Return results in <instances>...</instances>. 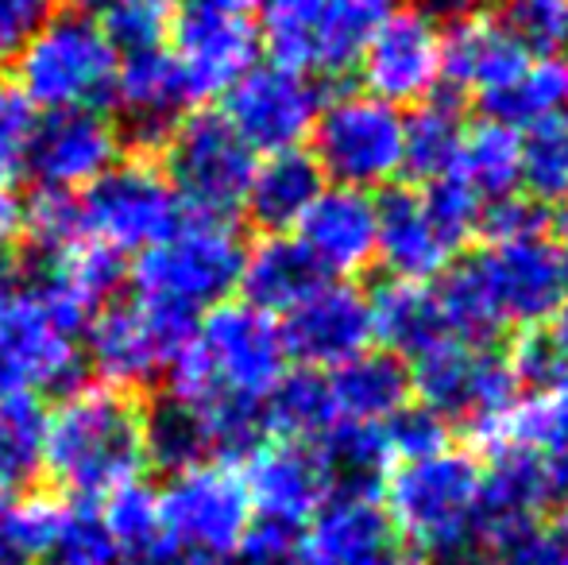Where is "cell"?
<instances>
[{
    "mask_svg": "<svg viewBox=\"0 0 568 565\" xmlns=\"http://www.w3.org/2000/svg\"><path fill=\"white\" fill-rule=\"evenodd\" d=\"M291 372L278 317L244 299L205 310L166 372V400L205 434L210 457H244L263 437V403Z\"/></svg>",
    "mask_w": 568,
    "mask_h": 565,
    "instance_id": "obj_1",
    "label": "cell"
},
{
    "mask_svg": "<svg viewBox=\"0 0 568 565\" xmlns=\"http://www.w3.org/2000/svg\"><path fill=\"white\" fill-rule=\"evenodd\" d=\"M325 275L310 260L294 233H263L244 252V272H240V299L267 314L283 317L294 302H302Z\"/></svg>",
    "mask_w": 568,
    "mask_h": 565,
    "instance_id": "obj_31",
    "label": "cell"
},
{
    "mask_svg": "<svg viewBox=\"0 0 568 565\" xmlns=\"http://www.w3.org/2000/svg\"><path fill=\"white\" fill-rule=\"evenodd\" d=\"M453 174L476 190L479 202L518 194V186H523V132L487 121V117L479 124H468Z\"/></svg>",
    "mask_w": 568,
    "mask_h": 565,
    "instance_id": "obj_33",
    "label": "cell"
},
{
    "mask_svg": "<svg viewBox=\"0 0 568 565\" xmlns=\"http://www.w3.org/2000/svg\"><path fill=\"white\" fill-rule=\"evenodd\" d=\"M163 43L194 105L225 98L232 82H240L263 51L252 16H232L202 4H179Z\"/></svg>",
    "mask_w": 568,
    "mask_h": 565,
    "instance_id": "obj_15",
    "label": "cell"
},
{
    "mask_svg": "<svg viewBox=\"0 0 568 565\" xmlns=\"http://www.w3.org/2000/svg\"><path fill=\"white\" fill-rule=\"evenodd\" d=\"M120 546L98 504L62 500L39 565H116Z\"/></svg>",
    "mask_w": 568,
    "mask_h": 565,
    "instance_id": "obj_38",
    "label": "cell"
},
{
    "mask_svg": "<svg viewBox=\"0 0 568 565\" xmlns=\"http://www.w3.org/2000/svg\"><path fill=\"white\" fill-rule=\"evenodd\" d=\"M120 47L90 8L51 12L16 51L12 85L36 113L109 109L116 90Z\"/></svg>",
    "mask_w": 568,
    "mask_h": 565,
    "instance_id": "obj_5",
    "label": "cell"
},
{
    "mask_svg": "<svg viewBox=\"0 0 568 565\" xmlns=\"http://www.w3.org/2000/svg\"><path fill=\"white\" fill-rule=\"evenodd\" d=\"M464 565H495V562H484V558H471V562H464Z\"/></svg>",
    "mask_w": 568,
    "mask_h": 565,
    "instance_id": "obj_58",
    "label": "cell"
},
{
    "mask_svg": "<svg viewBox=\"0 0 568 565\" xmlns=\"http://www.w3.org/2000/svg\"><path fill=\"white\" fill-rule=\"evenodd\" d=\"M410 369V395L418 407L434 411L445 423L471 426L476 418L499 415L523 395L507 349L471 345V341L445 337L406 361Z\"/></svg>",
    "mask_w": 568,
    "mask_h": 565,
    "instance_id": "obj_13",
    "label": "cell"
},
{
    "mask_svg": "<svg viewBox=\"0 0 568 565\" xmlns=\"http://www.w3.org/2000/svg\"><path fill=\"white\" fill-rule=\"evenodd\" d=\"M387 442L395 461H414V457H426V453H437L449 445V423L437 418L434 411L418 407V403H406L398 415H390L387 423Z\"/></svg>",
    "mask_w": 568,
    "mask_h": 565,
    "instance_id": "obj_48",
    "label": "cell"
},
{
    "mask_svg": "<svg viewBox=\"0 0 568 565\" xmlns=\"http://www.w3.org/2000/svg\"><path fill=\"white\" fill-rule=\"evenodd\" d=\"M186 205L179 202L163 163L155 159H116L98 182L78 194L82 236L101 249L128 256L159 244L182 225Z\"/></svg>",
    "mask_w": 568,
    "mask_h": 565,
    "instance_id": "obj_11",
    "label": "cell"
},
{
    "mask_svg": "<svg viewBox=\"0 0 568 565\" xmlns=\"http://www.w3.org/2000/svg\"><path fill=\"white\" fill-rule=\"evenodd\" d=\"M20 236H23V202L12 190L0 186V260L20 244Z\"/></svg>",
    "mask_w": 568,
    "mask_h": 565,
    "instance_id": "obj_51",
    "label": "cell"
},
{
    "mask_svg": "<svg viewBox=\"0 0 568 565\" xmlns=\"http://www.w3.org/2000/svg\"><path fill=\"white\" fill-rule=\"evenodd\" d=\"M255 159L260 155L217 109H190L163 140V171L194 218H236L244 210Z\"/></svg>",
    "mask_w": 568,
    "mask_h": 565,
    "instance_id": "obj_12",
    "label": "cell"
},
{
    "mask_svg": "<svg viewBox=\"0 0 568 565\" xmlns=\"http://www.w3.org/2000/svg\"><path fill=\"white\" fill-rule=\"evenodd\" d=\"M359 85L390 105H418L442 90V23L422 4L390 8L356 62Z\"/></svg>",
    "mask_w": 568,
    "mask_h": 565,
    "instance_id": "obj_16",
    "label": "cell"
},
{
    "mask_svg": "<svg viewBox=\"0 0 568 565\" xmlns=\"http://www.w3.org/2000/svg\"><path fill=\"white\" fill-rule=\"evenodd\" d=\"M113 105L120 109V129H128L140 143H163L171 137L194 101L166 43L120 54Z\"/></svg>",
    "mask_w": 568,
    "mask_h": 565,
    "instance_id": "obj_23",
    "label": "cell"
},
{
    "mask_svg": "<svg viewBox=\"0 0 568 565\" xmlns=\"http://www.w3.org/2000/svg\"><path fill=\"white\" fill-rule=\"evenodd\" d=\"M43 411L36 400H0V492H20L39 476Z\"/></svg>",
    "mask_w": 568,
    "mask_h": 565,
    "instance_id": "obj_40",
    "label": "cell"
},
{
    "mask_svg": "<svg viewBox=\"0 0 568 565\" xmlns=\"http://www.w3.org/2000/svg\"><path fill=\"white\" fill-rule=\"evenodd\" d=\"M325 190V174L314 155L302 148L275 151L255 159L252 182H247L244 210L263 233H294L306 210Z\"/></svg>",
    "mask_w": 568,
    "mask_h": 565,
    "instance_id": "obj_28",
    "label": "cell"
},
{
    "mask_svg": "<svg viewBox=\"0 0 568 565\" xmlns=\"http://www.w3.org/2000/svg\"><path fill=\"white\" fill-rule=\"evenodd\" d=\"M445 333L471 345H495L503 333L538 330L568 299L561 249L549 236L484 244L453 260L434 283Z\"/></svg>",
    "mask_w": 568,
    "mask_h": 565,
    "instance_id": "obj_2",
    "label": "cell"
},
{
    "mask_svg": "<svg viewBox=\"0 0 568 565\" xmlns=\"http://www.w3.org/2000/svg\"><path fill=\"white\" fill-rule=\"evenodd\" d=\"M395 0H317L314 74H344L359 62Z\"/></svg>",
    "mask_w": 568,
    "mask_h": 565,
    "instance_id": "obj_36",
    "label": "cell"
},
{
    "mask_svg": "<svg viewBox=\"0 0 568 565\" xmlns=\"http://www.w3.org/2000/svg\"><path fill=\"white\" fill-rule=\"evenodd\" d=\"M101 515H105L109 531H113L120 558L128 554H143L151 546H159V519H155V492L143 481L124 484L113 496L101 500Z\"/></svg>",
    "mask_w": 568,
    "mask_h": 565,
    "instance_id": "obj_45",
    "label": "cell"
},
{
    "mask_svg": "<svg viewBox=\"0 0 568 565\" xmlns=\"http://www.w3.org/2000/svg\"><path fill=\"white\" fill-rule=\"evenodd\" d=\"M159 543L202 565H229L252 527V500L232 461L210 457L166 473L155 492Z\"/></svg>",
    "mask_w": 568,
    "mask_h": 565,
    "instance_id": "obj_8",
    "label": "cell"
},
{
    "mask_svg": "<svg viewBox=\"0 0 568 565\" xmlns=\"http://www.w3.org/2000/svg\"><path fill=\"white\" fill-rule=\"evenodd\" d=\"M190 4L217 8V12H232V16H255L263 0H190Z\"/></svg>",
    "mask_w": 568,
    "mask_h": 565,
    "instance_id": "obj_54",
    "label": "cell"
},
{
    "mask_svg": "<svg viewBox=\"0 0 568 565\" xmlns=\"http://www.w3.org/2000/svg\"><path fill=\"white\" fill-rule=\"evenodd\" d=\"M278 330L294 369L329 372L348 356L372 349L367 294L348 280H322L278 317Z\"/></svg>",
    "mask_w": 568,
    "mask_h": 565,
    "instance_id": "obj_19",
    "label": "cell"
},
{
    "mask_svg": "<svg viewBox=\"0 0 568 565\" xmlns=\"http://www.w3.org/2000/svg\"><path fill=\"white\" fill-rule=\"evenodd\" d=\"M54 12V0H0V67H12L23 39Z\"/></svg>",
    "mask_w": 568,
    "mask_h": 565,
    "instance_id": "obj_50",
    "label": "cell"
},
{
    "mask_svg": "<svg viewBox=\"0 0 568 565\" xmlns=\"http://www.w3.org/2000/svg\"><path fill=\"white\" fill-rule=\"evenodd\" d=\"M507 361H510V369H515L523 392H538V387L565 376V364H561V356H557L554 341H549L546 325L515 333V341L507 345Z\"/></svg>",
    "mask_w": 568,
    "mask_h": 565,
    "instance_id": "obj_49",
    "label": "cell"
},
{
    "mask_svg": "<svg viewBox=\"0 0 568 565\" xmlns=\"http://www.w3.org/2000/svg\"><path fill=\"white\" fill-rule=\"evenodd\" d=\"M39 113L12 82H0V186H12L28 171V143Z\"/></svg>",
    "mask_w": 568,
    "mask_h": 565,
    "instance_id": "obj_46",
    "label": "cell"
},
{
    "mask_svg": "<svg viewBox=\"0 0 568 565\" xmlns=\"http://www.w3.org/2000/svg\"><path fill=\"white\" fill-rule=\"evenodd\" d=\"M403 109L359 90H341L322 101L310 143L325 182L352 190H379L403 174Z\"/></svg>",
    "mask_w": 568,
    "mask_h": 565,
    "instance_id": "obj_9",
    "label": "cell"
},
{
    "mask_svg": "<svg viewBox=\"0 0 568 565\" xmlns=\"http://www.w3.org/2000/svg\"><path fill=\"white\" fill-rule=\"evenodd\" d=\"M487 121H499L507 129L530 132L538 124L561 117L565 109V67L557 59H530L510 82L479 98Z\"/></svg>",
    "mask_w": 568,
    "mask_h": 565,
    "instance_id": "obj_34",
    "label": "cell"
},
{
    "mask_svg": "<svg viewBox=\"0 0 568 565\" xmlns=\"http://www.w3.org/2000/svg\"><path fill=\"white\" fill-rule=\"evenodd\" d=\"M294 236L325 280H356L379 256V205L367 190L325 182Z\"/></svg>",
    "mask_w": 568,
    "mask_h": 565,
    "instance_id": "obj_22",
    "label": "cell"
},
{
    "mask_svg": "<svg viewBox=\"0 0 568 565\" xmlns=\"http://www.w3.org/2000/svg\"><path fill=\"white\" fill-rule=\"evenodd\" d=\"M479 484L484 461L449 442L426 457L395 461L379 484V500L414 558L426 565H464L479 558Z\"/></svg>",
    "mask_w": 568,
    "mask_h": 565,
    "instance_id": "obj_4",
    "label": "cell"
},
{
    "mask_svg": "<svg viewBox=\"0 0 568 565\" xmlns=\"http://www.w3.org/2000/svg\"><path fill=\"white\" fill-rule=\"evenodd\" d=\"M557 504V461L534 450H503L484 465L476 512L479 554H499L530 531L546 527L549 507Z\"/></svg>",
    "mask_w": 568,
    "mask_h": 565,
    "instance_id": "obj_18",
    "label": "cell"
},
{
    "mask_svg": "<svg viewBox=\"0 0 568 565\" xmlns=\"http://www.w3.org/2000/svg\"><path fill=\"white\" fill-rule=\"evenodd\" d=\"M322 82L278 62H255L221 98L217 113L232 124L255 155H275L310 143L314 121L322 113Z\"/></svg>",
    "mask_w": 568,
    "mask_h": 565,
    "instance_id": "obj_14",
    "label": "cell"
},
{
    "mask_svg": "<svg viewBox=\"0 0 568 565\" xmlns=\"http://www.w3.org/2000/svg\"><path fill=\"white\" fill-rule=\"evenodd\" d=\"M62 496L0 492V565H39Z\"/></svg>",
    "mask_w": 568,
    "mask_h": 565,
    "instance_id": "obj_39",
    "label": "cell"
},
{
    "mask_svg": "<svg viewBox=\"0 0 568 565\" xmlns=\"http://www.w3.org/2000/svg\"><path fill=\"white\" fill-rule=\"evenodd\" d=\"M549 229H557V236L568 244V198L565 202H557V210L549 213Z\"/></svg>",
    "mask_w": 568,
    "mask_h": 565,
    "instance_id": "obj_56",
    "label": "cell"
},
{
    "mask_svg": "<svg viewBox=\"0 0 568 565\" xmlns=\"http://www.w3.org/2000/svg\"><path fill=\"white\" fill-rule=\"evenodd\" d=\"M479 236H484V244L549 236V205H541L538 198H523V194H507V198H495V202H484Z\"/></svg>",
    "mask_w": 568,
    "mask_h": 565,
    "instance_id": "obj_47",
    "label": "cell"
},
{
    "mask_svg": "<svg viewBox=\"0 0 568 565\" xmlns=\"http://www.w3.org/2000/svg\"><path fill=\"white\" fill-rule=\"evenodd\" d=\"M306 565H398L406 546L379 492L337 488L302 527Z\"/></svg>",
    "mask_w": 568,
    "mask_h": 565,
    "instance_id": "obj_21",
    "label": "cell"
},
{
    "mask_svg": "<svg viewBox=\"0 0 568 565\" xmlns=\"http://www.w3.org/2000/svg\"><path fill=\"white\" fill-rule=\"evenodd\" d=\"M561 507V535H568V461H557V504Z\"/></svg>",
    "mask_w": 568,
    "mask_h": 565,
    "instance_id": "obj_55",
    "label": "cell"
},
{
    "mask_svg": "<svg viewBox=\"0 0 568 565\" xmlns=\"http://www.w3.org/2000/svg\"><path fill=\"white\" fill-rule=\"evenodd\" d=\"M379 205V256L395 280L434 283L460 252L449 244V236L429 218L422 190H387L375 198Z\"/></svg>",
    "mask_w": 568,
    "mask_h": 565,
    "instance_id": "obj_26",
    "label": "cell"
},
{
    "mask_svg": "<svg viewBox=\"0 0 568 565\" xmlns=\"http://www.w3.org/2000/svg\"><path fill=\"white\" fill-rule=\"evenodd\" d=\"M244 488L255 519L306 527L314 512L333 496V473L314 442L263 437L244 453Z\"/></svg>",
    "mask_w": 568,
    "mask_h": 565,
    "instance_id": "obj_20",
    "label": "cell"
},
{
    "mask_svg": "<svg viewBox=\"0 0 568 565\" xmlns=\"http://www.w3.org/2000/svg\"><path fill=\"white\" fill-rule=\"evenodd\" d=\"M333 415L348 423H387L410 403V369L387 349H364L325 372Z\"/></svg>",
    "mask_w": 568,
    "mask_h": 565,
    "instance_id": "obj_29",
    "label": "cell"
},
{
    "mask_svg": "<svg viewBox=\"0 0 568 565\" xmlns=\"http://www.w3.org/2000/svg\"><path fill=\"white\" fill-rule=\"evenodd\" d=\"M530 59L534 54H526L491 12L449 23V31H442V82H449V90L484 98L510 82Z\"/></svg>",
    "mask_w": 568,
    "mask_h": 565,
    "instance_id": "obj_27",
    "label": "cell"
},
{
    "mask_svg": "<svg viewBox=\"0 0 568 565\" xmlns=\"http://www.w3.org/2000/svg\"><path fill=\"white\" fill-rule=\"evenodd\" d=\"M546 333H549V341H554L557 356H561V364L568 372V299L561 302V310H557V314L546 322Z\"/></svg>",
    "mask_w": 568,
    "mask_h": 565,
    "instance_id": "obj_53",
    "label": "cell"
},
{
    "mask_svg": "<svg viewBox=\"0 0 568 565\" xmlns=\"http://www.w3.org/2000/svg\"><path fill=\"white\" fill-rule=\"evenodd\" d=\"M464 430L471 437V453L495 457L503 450H534L549 461H568V372Z\"/></svg>",
    "mask_w": 568,
    "mask_h": 565,
    "instance_id": "obj_25",
    "label": "cell"
},
{
    "mask_svg": "<svg viewBox=\"0 0 568 565\" xmlns=\"http://www.w3.org/2000/svg\"><path fill=\"white\" fill-rule=\"evenodd\" d=\"M314 445L333 473V492H379L383 476L395 465V453H390L387 426L383 423H348V418H337Z\"/></svg>",
    "mask_w": 568,
    "mask_h": 565,
    "instance_id": "obj_35",
    "label": "cell"
},
{
    "mask_svg": "<svg viewBox=\"0 0 568 565\" xmlns=\"http://www.w3.org/2000/svg\"><path fill=\"white\" fill-rule=\"evenodd\" d=\"M565 109H568V67H565Z\"/></svg>",
    "mask_w": 568,
    "mask_h": 565,
    "instance_id": "obj_59",
    "label": "cell"
},
{
    "mask_svg": "<svg viewBox=\"0 0 568 565\" xmlns=\"http://www.w3.org/2000/svg\"><path fill=\"white\" fill-rule=\"evenodd\" d=\"M561 264H565V286H568V252H561Z\"/></svg>",
    "mask_w": 568,
    "mask_h": 565,
    "instance_id": "obj_57",
    "label": "cell"
},
{
    "mask_svg": "<svg viewBox=\"0 0 568 565\" xmlns=\"http://www.w3.org/2000/svg\"><path fill=\"white\" fill-rule=\"evenodd\" d=\"M337 415H333L325 372L294 369L275 384V392L263 403V434L286 437V442H317Z\"/></svg>",
    "mask_w": 568,
    "mask_h": 565,
    "instance_id": "obj_37",
    "label": "cell"
},
{
    "mask_svg": "<svg viewBox=\"0 0 568 565\" xmlns=\"http://www.w3.org/2000/svg\"><path fill=\"white\" fill-rule=\"evenodd\" d=\"M148 411L132 392L109 384H70L43 411L39 473L62 500L101 504L148 473Z\"/></svg>",
    "mask_w": 568,
    "mask_h": 565,
    "instance_id": "obj_3",
    "label": "cell"
},
{
    "mask_svg": "<svg viewBox=\"0 0 568 565\" xmlns=\"http://www.w3.org/2000/svg\"><path fill=\"white\" fill-rule=\"evenodd\" d=\"M82 372V333L47 302L36 275L0 268V400L59 395Z\"/></svg>",
    "mask_w": 568,
    "mask_h": 565,
    "instance_id": "obj_7",
    "label": "cell"
},
{
    "mask_svg": "<svg viewBox=\"0 0 568 565\" xmlns=\"http://www.w3.org/2000/svg\"><path fill=\"white\" fill-rule=\"evenodd\" d=\"M244 252L247 244L232 221L186 213L174 233L135 256V264L128 268V283L132 294L155 306L202 317L205 310L221 306L240 291Z\"/></svg>",
    "mask_w": 568,
    "mask_h": 565,
    "instance_id": "obj_6",
    "label": "cell"
},
{
    "mask_svg": "<svg viewBox=\"0 0 568 565\" xmlns=\"http://www.w3.org/2000/svg\"><path fill=\"white\" fill-rule=\"evenodd\" d=\"M124 280V256H116V252L101 249L93 241H78L70 249H62L59 256L39 260L36 275V283L43 286L54 314L78 333H85V325H90V317L98 310H105L109 302L120 299Z\"/></svg>",
    "mask_w": 568,
    "mask_h": 565,
    "instance_id": "obj_24",
    "label": "cell"
},
{
    "mask_svg": "<svg viewBox=\"0 0 568 565\" xmlns=\"http://www.w3.org/2000/svg\"><path fill=\"white\" fill-rule=\"evenodd\" d=\"M495 20L534 59H557L568 47V0H495Z\"/></svg>",
    "mask_w": 568,
    "mask_h": 565,
    "instance_id": "obj_43",
    "label": "cell"
},
{
    "mask_svg": "<svg viewBox=\"0 0 568 565\" xmlns=\"http://www.w3.org/2000/svg\"><path fill=\"white\" fill-rule=\"evenodd\" d=\"M495 0H422L429 16L437 23H460V20H471V16H484Z\"/></svg>",
    "mask_w": 568,
    "mask_h": 565,
    "instance_id": "obj_52",
    "label": "cell"
},
{
    "mask_svg": "<svg viewBox=\"0 0 568 565\" xmlns=\"http://www.w3.org/2000/svg\"><path fill=\"white\" fill-rule=\"evenodd\" d=\"M367 314H372V341H379L387 353L403 361H414L429 345L449 337L434 283L390 275L367 294Z\"/></svg>",
    "mask_w": 568,
    "mask_h": 565,
    "instance_id": "obj_30",
    "label": "cell"
},
{
    "mask_svg": "<svg viewBox=\"0 0 568 565\" xmlns=\"http://www.w3.org/2000/svg\"><path fill=\"white\" fill-rule=\"evenodd\" d=\"M523 186H530V198L541 205H557L568 198V121L538 124L523 132Z\"/></svg>",
    "mask_w": 568,
    "mask_h": 565,
    "instance_id": "obj_41",
    "label": "cell"
},
{
    "mask_svg": "<svg viewBox=\"0 0 568 565\" xmlns=\"http://www.w3.org/2000/svg\"><path fill=\"white\" fill-rule=\"evenodd\" d=\"M464 113L453 93L437 90L434 98L418 101L403 124V174H410L418 186L437 182L456 171L464 143Z\"/></svg>",
    "mask_w": 568,
    "mask_h": 565,
    "instance_id": "obj_32",
    "label": "cell"
},
{
    "mask_svg": "<svg viewBox=\"0 0 568 565\" xmlns=\"http://www.w3.org/2000/svg\"><path fill=\"white\" fill-rule=\"evenodd\" d=\"M194 322L197 317L174 314V310L155 306L140 294L113 299L85 325L82 364L98 372L101 384L135 395L143 387L163 384Z\"/></svg>",
    "mask_w": 568,
    "mask_h": 565,
    "instance_id": "obj_10",
    "label": "cell"
},
{
    "mask_svg": "<svg viewBox=\"0 0 568 565\" xmlns=\"http://www.w3.org/2000/svg\"><path fill=\"white\" fill-rule=\"evenodd\" d=\"M31 244L36 260H51L62 249L85 241L82 221H78V194H62V190H39L28 205H23V236Z\"/></svg>",
    "mask_w": 568,
    "mask_h": 565,
    "instance_id": "obj_44",
    "label": "cell"
},
{
    "mask_svg": "<svg viewBox=\"0 0 568 565\" xmlns=\"http://www.w3.org/2000/svg\"><path fill=\"white\" fill-rule=\"evenodd\" d=\"M116 159H124V129L105 109L39 113L23 174H31L39 190L82 194Z\"/></svg>",
    "mask_w": 568,
    "mask_h": 565,
    "instance_id": "obj_17",
    "label": "cell"
},
{
    "mask_svg": "<svg viewBox=\"0 0 568 565\" xmlns=\"http://www.w3.org/2000/svg\"><path fill=\"white\" fill-rule=\"evenodd\" d=\"M179 4L182 0H90L85 8L101 20L120 54H128L163 43Z\"/></svg>",
    "mask_w": 568,
    "mask_h": 565,
    "instance_id": "obj_42",
    "label": "cell"
}]
</instances>
